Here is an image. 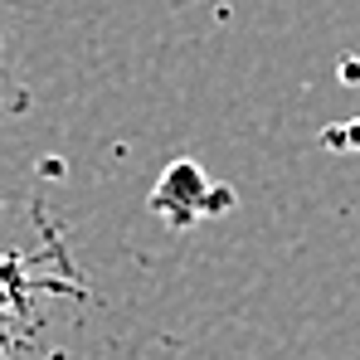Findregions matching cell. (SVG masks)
Masks as SVG:
<instances>
[{
    "instance_id": "obj_1",
    "label": "cell",
    "mask_w": 360,
    "mask_h": 360,
    "mask_svg": "<svg viewBox=\"0 0 360 360\" xmlns=\"http://www.w3.org/2000/svg\"><path fill=\"white\" fill-rule=\"evenodd\" d=\"M68 288H78V273L63 258L59 234H49L44 253L0 248V360H44L49 297Z\"/></svg>"
},
{
    "instance_id": "obj_2",
    "label": "cell",
    "mask_w": 360,
    "mask_h": 360,
    "mask_svg": "<svg viewBox=\"0 0 360 360\" xmlns=\"http://www.w3.org/2000/svg\"><path fill=\"white\" fill-rule=\"evenodd\" d=\"M25 98H20V83H15V63H10V49H5V39H0V117L10 112V108H20Z\"/></svg>"
}]
</instances>
